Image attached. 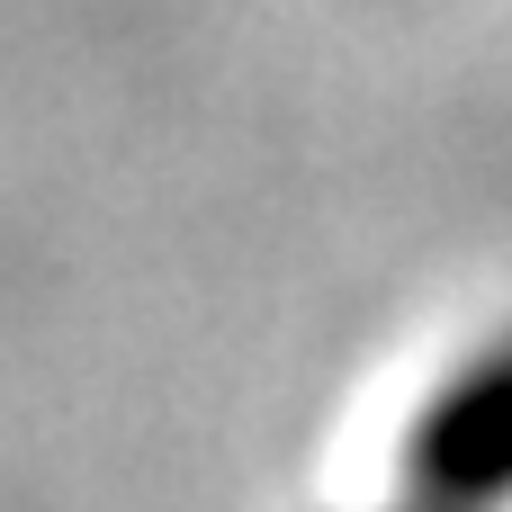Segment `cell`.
<instances>
[{
  "instance_id": "obj_2",
  "label": "cell",
  "mask_w": 512,
  "mask_h": 512,
  "mask_svg": "<svg viewBox=\"0 0 512 512\" xmlns=\"http://www.w3.org/2000/svg\"><path fill=\"white\" fill-rule=\"evenodd\" d=\"M432 512H459V504H432Z\"/></svg>"
},
{
  "instance_id": "obj_1",
  "label": "cell",
  "mask_w": 512,
  "mask_h": 512,
  "mask_svg": "<svg viewBox=\"0 0 512 512\" xmlns=\"http://www.w3.org/2000/svg\"><path fill=\"white\" fill-rule=\"evenodd\" d=\"M414 486L459 512L512 504V342L441 387V405L414 432Z\"/></svg>"
}]
</instances>
